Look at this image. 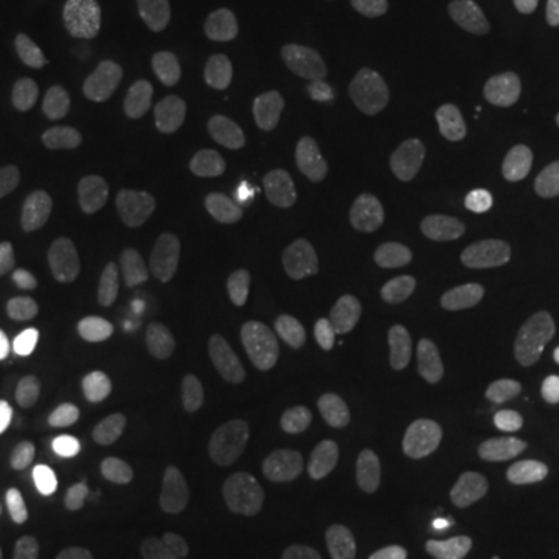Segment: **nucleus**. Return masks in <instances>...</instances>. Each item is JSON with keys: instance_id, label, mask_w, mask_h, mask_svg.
Listing matches in <instances>:
<instances>
[{"instance_id": "obj_1", "label": "nucleus", "mask_w": 559, "mask_h": 559, "mask_svg": "<svg viewBox=\"0 0 559 559\" xmlns=\"http://www.w3.org/2000/svg\"><path fill=\"white\" fill-rule=\"evenodd\" d=\"M124 38L140 72L187 79L202 57V16L193 0H134Z\"/></svg>"}, {"instance_id": "obj_2", "label": "nucleus", "mask_w": 559, "mask_h": 559, "mask_svg": "<svg viewBox=\"0 0 559 559\" xmlns=\"http://www.w3.org/2000/svg\"><path fill=\"white\" fill-rule=\"evenodd\" d=\"M242 156H246V138L240 128L218 119L202 121L197 134L168 162L165 183L171 197L190 205H205L227 190V183L240 171Z\"/></svg>"}, {"instance_id": "obj_3", "label": "nucleus", "mask_w": 559, "mask_h": 559, "mask_svg": "<svg viewBox=\"0 0 559 559\" xmlns=\"http://www.w3.org/2000/svg\"><path fill=\"white\" fill-rule=\"evenodd\" d=\"M230 411L242 441L255 454H280L299 439L311 417V399L293 382L242 380L234 389Z\"/></svg>"}, {"instance_id": "obj_4", "label": "nucleus", "mask_w": 559, "mask_h": 559, "mask_svg": "<svg viewBox=\"0 0 559 559\" xmlns=\"http://www.w3.org/2000/svg\"><path fill=\"white\" fill-rule=\"evenodd\" d=\"M360 516V481L345 466H323L301 507V544L314 559H342L348 554Z\"/></svg>"}, {"instance_id": "obj_5", "label": "nucleus", "mask_w": 559, "mask_h": 559, "mask_svg": "<svg viewBox=\"0 0 559 559\" xmlns=\"http://www.w3.org/2000/svg\"><path fill=\"white\" fill-rule=\"evenodd\" d=\"M97 528L109 559H153L162 544L156 500L138 476H116L97 498Z\"/></svg>"}, {"instance_id": "obj_6", "label": "nucleus", "mask_w": 559, "mask_h": 559, "mask_svg": "<svg viewBox=\"0 0 559 559\" xmlns=\"http://www.w3.org/2000/svg\"><path fill=\"white\" fill-rule=\"evenodd\" d=\"M103 414L106 404L97 385L84 380L66 382L62 389H57L44 414V436H40L44 457L60 466L87 454L91 444L97 441Z\"/></svg>"}, {"instance_id": "obj_7", "label": "nucleus", "mask_w": 559, "mask_h": 559, "mask_svg": "<svg viewBox=\"0 0 559 559\" xmlns=\"http://www.w3.org/2000/svg\"><path fill=\"white\" fill-rule=\"evenodd\" d=\"M373 209L355 190H340L311 209L308 234L311 252L323 267H345L358 259L370 242Z\"/></svg>"}, {"instance_id": "obj_8", "label": "nucleus", "mask_w": 559, "mask_h": 559, "mask_svg": "<svg viewBox=\"0 0 559 559\" xmlns=\"http://www.w3.org/2000/svg\"><path fill=\"white\" fill-rule=\"evenodd\" d=\"M218 395V370L200 352H171L156 367V401L162 419L183 429L202 419Z\"/></svg>"}, {"instance_id": "obj_9", "label": "nucleus", "mask_w": 559, "mask_h": 559, "mask_svg": "<svg viewBox=\"0 0 559 559\" xmlns=\"http://www.w3.org/2000/svg\"><path fill=\"white\" fill-rule=\"evenodd\" d=\"M407 62L417 79L457 84L476 72V40L466 22H460L457 16H439L419 25L407 47Z\"/></svg>"}, {"instance_id": "obj_10", "label": "nucleus", "mask_w": 559, "mask_h": 559, "mask_svg": "<svg viewBox=\"0 0 559 559\" xmlns=\"http://www.w3.org/2000/svg\"><path fill=\"white\" fill-rule=\"evenodd\" d=\"M417 264L432 286L457 299H479L491 289V274L479 252L457 234L429 230L417 242Z\"/></svg>"}, {"instance_id": "obj_11", "label": "nucleus", "mask_w": 559, "mask_h": 559, "mask_svg": "<svg viewBox=\"0 0 559 559\" xmlns=\"http://www.w3.org/2000/svg\"><path fill=\"white\" fill-rule=\"evenodd\" d=\"M507 234L520 259H547L559 242V183L540 180L513 193L507 202Z\"/></svg>"}, {"instance_id": "obj_12", "label": "nucleus", "mask_w": 559, "mask_h": 559, "mask_svg": "<svg viewBox=\"0 0 559 559\" xmlns=\"http://www.w3.org/2000/svg\"><path fill=\"white\" fill-rule=\"evenodd\" d=\"M280 35L308 66L326 62L342 40L340 0H274Z\"/></svg>"}, {"instance_id": "obj_13", "label": "nucleus", "mask_w": 559, "mask_h": 559, "mask_svg": "<svg viewBox=\"0 0 559 559\" xmlns=\"http://www.w3.org/2000/svg\"><path fill=\"white\" fill-rule=\"evenodd\" d=\"M305 168L293 159L271 162L255 180L249 197V224L259 237H283L301 215Z\"/></svg>"}, {"instance_id": "obj_14", "label": "nucleus", "mask_w": 559, "mask_h": 559, "mask_svg": "<svg viewBox=\"0 0 559 559\" xmlns=\"http://www.w3.org/2000/svg\"><path fill=\"white\" fill-rule=\"evenodd\" d=\"M407 156L419 175L436 180L454 178L466 156V134L451 109H426L411 128Z\"/></svg>"}, {"instance_id": "obj_15", "label": "nucleus", "mask_w": 559, "mask_h": 559, "mask_svg": "<svg viewBox=\"0 0 559 559\" xmlns=\"http://www.w3.org/2000/svg\"><path fill=\"white\" fill-rule=\"evenodd\" d=\"M380 340L399 355H436L451 342V320L436 301L401 299L385 311Z\"/></svg>"}, {"instance_id": "obj_16", "label": "nucleus", "mask_w": 559, "mask_h": 559, "mask_svg": "<svg viewBox=\"0 0 559 559\" xmlns=\"http://www.w3.org/2000/svg\"><path fill=\"white\" fill-rule=\"evenodd\" d=\"M411 414L419 429L444 448H466L485 436L481 414L444 385H419L411 395Z\"/></svg>"}, {"instance_id": "obj_17", "label": "nucleus", "mask_w": 559, "mask_h": 559, "mask_svg": "<svg viewBox=\"0 0 559 559\" xmlns=\"http://www.w3.org/2000/svg\"><path fill=\"white\" fill-rule=\"evenodd\" d=\"M165 283L156 259L140 252H109L84 267V286L97 299H150Z\"/></svg>"}, {"instance_id": "obj_18", "label": "nucleus", "mask_w": 559, "mask_h": 559, "mask_svg": "<svg viewBox=\"0 0 559 559\" xmlns=\"http://www.w3.org/2000/svg\"><path fill=\"white\" fill-rule=\"evenodd\" d=\"M305 138L330 171H352L360 159L364 140L355 112L342 103H318L305 112Z\"/></svg>"}, {"instance_id": "obj_19", "label": "nucleus", "mask_w": 559, "mask_h": 559, "mask_svg": "<svg viewBox=\"0 0 559 559\" xmlns=\"http://www.w3.org/2000/svg\"><path fill=\"white\" fill-rule=\"evenodd\" d=\"M140 218L138 183L124 171H103L84 205V221L100 240H121Z\"/></svg>"}, {"instance_id": "obj_20", "label": "nucleus", "mask_w": 559, "mask_h": 559, "mask_svg": "<svg viewBox=\"0 0 559 559\" xmlns=\"http://www.w3.org/2000/svg\"><path fill=\"white\" fill-rule=\"evenodd\" d=\"M75 190H79V178L69 162L62 156H40L25 171V187H22L25 212L40 224H53L72 209Z\"/></svg>"}, {"instance_id": "obj_21", "label": "nucleus", "mask_w": 559, "mask_h": 559, "mask_svg": "<svg viewBox=\"0 0 559 559\" xmlns=\"http://www.w3.org/2000/svg\"><path fill=\"white\" fill-rule=\"evenodd\" d=\"M28 94L40 121L62 138H84L94 128V116L79 94L62 81L60 72L38 66L28 79Z\"/></svg>"}, {"instance_id": "obj_22", "label": "nucleus", "mask_w": 559, "mask_h": 559, "mask_svg": "<svg viewBox=\"0 0 559 559\" xmlns=\"http://www.w3.org/2000/svg\"><path fill=\"white\" fill-rule=\"evenodd\" d=\"M240 522L249 559H296V535L274 500H246Z\"/></svg>"}, {"instance_id": "obj_23", "label": "nucleus", "mask_w": 559, "mask_h": 559, "mask_svg": "<svg viewBox=\"0 0 559 559\" xmlns=\"http://www.w3.org/2000/svg\"><path fill=\"white\" fill-rule=\"evenodd\" d=\"M40 364V345L35 333L13 330L0 336V399L32 380Z\"/></svg>"}, {"instance_id": "obj_24", "label": "nucleus", "mask_w": 559, "mask_h": 559, "mask_svg": "<svg viewBox=\"0 0 559 559\" xmlns=\"http://www.w3.org/2000/svg\"><path fill=\"white\" fill-rule=\"evenodd\" d=\"M528 382L540 407L559 414V340L538 342L525 358Z\"/></svg>"}, {"instance_id": "obj_25", "label": "nucleus", "mask_w": 559, "mask_h": 559, "mask_svg": "<svg viewBox=\"0 0 559 559\" xmlns=\"http://www.w3.org/2000/svg\"><path fill=\"white\" fill-rule=\"evenodd\" d=\"M28 500H25V488L10 481L0 485V550L16 547L20 540L28 538Z\"/></svg>"}, {"instance_id": "obj_26", "label": "nucleus", "mask_w": 559, "mask_h": 559, "mask_svg": "<svg viewBox=\"0 0 559 559\" xmlns=\"http://www.w3.org/2000/svg\"><path fill=\"white\" fill-rule=\"evenodd\" d=\"M200 559H237V532L230 525H215Z\"/></svg>"}, {"instance_id": "obj_27", "label": "nucleus", "mask_w": 559, "mask_h": 559, "mask_svg": "<svg viewBox=\"0 0 559 559\" xmlns=\"http://www.w3.org/2000/svg\"><path fill=\"white\" fill-rule=\"evenodd\" d=\"M503 392H507L503 373H500L498 367H485L479 373V380H476V401L495 404V399H503Z\"/></svg>"}, {"instance_id": "obj_28", "label": "nucleus", "mask_w": 559, "mask_h": 559, "mask_svg": "<svg viewBox=\"0 0 559 559\" xmlns=\"http://www.w3.org/2000/svg\"><path fill=\"white\" fill-rule=\"evenodd\" d=\"M25 559H72L66 547L50 538H35L25 544Z\"/></svg>"}, {"instance_id": "obj_29", "label": "nucleus", "mask_w": 559, "mask_h": 559, "mask_svg": "<svg viewBox=\"0 0 559 559\" xmlns=\"http://www.w3.org/2000/svg\"><path fill=\"white\" fill-rule=\"evenodd\" d=\"M457 559H500V547L491 538L469 540L457 554Z\"/></svg>"}]
</instances>
